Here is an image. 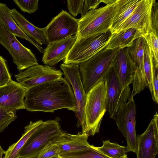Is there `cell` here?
<instances>
[{"label": "cell", "mask_w": 158, "mask_h": 158, "mask_svg": "<svg viewBox=\"0 0 158 158\" xmlns=\"http://www.w3.org/2000/svg\"><path fill=\"white\" fill-rule=\"evenodd\" d=\"M25 109L31 112L53 113L62 109L75 112L73 90L64 78L45 83L27 89Z\"/></svg>", "instance_id": "6da1fadb"}, {"label": "cell", "mask_w": 158, "mask_h": 158, "mask_svg": "<svg viewBox=\"0 0 158 158\" xmlns=\"http://www.w3.org/2000/svg\"><path fill=\"white\" fill-rule=\"evenodd\" d=\"M104 6L89 10L79 19L77 36L85 38L110 31L119 0H103Z\"/></svg>", "instance_id": "7a4b0ae2"}, {"label": "cell", "mask_w": 158, "mask_h": 158, "mask_svg": "<svg viewBox=\"0 0 158 158\" xmlns=\"http://www.w3.org/2000/svg\"><path fill=\"white\" fill-rule=\"evenodd\" d=\"M105 47L88 60L79 64V72L85 93H87L113 67L119 49Z\"/></svg>", "instance_id": "3957f363"}, {"label": "cell", "mask_w": 158, "mask_h": 158, "mask_svg": "<svg viewBox=\"0 0 158 158\" xmlns=\"http://www.w3.org/2000/svg\"><path fill=\"white\" fill-rule=\"evenodd\" d=\"M107 86L105 77L101 79L86 94L85 106V126L83 133L93 136L99 131L106 111Z\"/></svg>", "instance_id": "277c9868"}, {"label": "cell", "mask_w": 158, "mask_h": 158, "mask_svg": "<svg viewBox=\"0 0 158 158\" xmlns=\"http://www.w3.org/2000/svg\"><path fill=\"white\" fill-rule=\"evenodd\" d=\"M111 34L110 31L85 38L77 36L72 48L62 60L63 63L79 64L88 60L106 47Z\"/></svg>", "instance_id": "5b68a950"}, {"label": "cell", "mask_w": 158, "mask_h": 158, "mask_svg": "<svg viewBox=\"0 0 158 158\" xmlns=\"http://www.w3.org/2000/svg\"><path fill=\"white\" fill-rule=\"evenodd\" d=\"M64 133L57 121L44 122L27 141L20 152L19 158H37L40 152L49 142H54Z\"/></svg>", "instance_id": "8992f818"}, {"label": "cell", "mask_w": 158, "mask_h": 158, "mask_svg": "<svg viewBox=\"0 0 158 158\" xmlns=\"http://www.w3.org/2000/svg\"><path fill=\"white\" fill-rule=\"evenodd\" d=\"M0 44L9 51L19 71L38 64L31 51L23 45L0 20Z\"/></svg>", "instance_id": "52a82bcc"}, {"label": "cell", "mask_w": 158, "mask_h": 158, "mask_svg": "<svg viewBox=\"0 0 158 158\" xmlns=\"http://www.w3.org/2000/svg\"><path fill=\"white\" fill-rule=\"evenodd\" d=\"M128 100L119 108L114 119L118 130L127 141V152L135 153L137 145L136 106L133 97L130 96Z\"/></svg>", "instance_id": "ba28073f"}, {"label": "cell", "mask_w": 158, "mask_h": 158, "mask_svg": "<svg viewBox=\"0 0 158 158\" xmlns=\"http://www.w3.org/2000/svg\"><path fill=\"white\" fill-rule=\"evenodd\" d=\"M60 67L63 72L64 78L70 84L73 89L75 100L76 110L75 112L78 125L82 127V132L85 126V106L86 101L85 93L79 72L78 64L62 63Z\"/></svg>", "instance_id": "9c48e42d"}, {"label": "cell", "mask_w": 158, "mask_h": 158, "mask_svg": "<svg viewBox=\"0 0 158 158\" xmlns=\"http://www.w3.org/2000/svg\"><path fill=\"white\" fill-rule=\"evenodd\" d=\"M79 19L62 10L44 27L48 43L59 41L73 35H77Z\"/></svg>", "instance_id": "30bf717a"}, {"label": "cell", "mask_w": 158, "mask_h": 158, "mask_svg": "<svg viewBox=\"0 0 158 158\" xmlns=\"http://www.w3.org/2000/svg\"><path fill=\"white\" fill-rule=\"evenodd\" d=\"M107 90L106 111L110 118L114 119L119 108L128 100L131 91L130 85L123 89L113 67L105 77Z\"/></svg>", "instance_id": "8fae6325"}, {"label": "cell", "mask_w": 158, "mask_h": 158, "mask_svg": "<svg viewBox=\"0 0 158 158\" xmlns=\"http://www.w3.org/2000/svg\"><path fill=\"white\" fill-rule=\"evenodd\" d=\"M60 70L45 65L38 64L15 75L17 81L27 89L62 77Z\"/></svg>", "instance_id": "7c38bea8"}, {"label": "cell", "mask_w": 158, "mask_h": 158, "mask_svg": "<svg viewBox=\"0 0 158 158\" xmlns=\"http://www.w3.org/2000/svg\"><path fill=\"white\" fill-rule=\"evenodd\" d=\"M153 1L141 0L129 17L114 32L130 28L136 29L142 36L152 32L151 13Z\"/></svg>", "instance_id": "4fadbf2b"}, {"label": "cell", "mask_w": 158, "mask_h": 158, "mask_svg": "<svg viewBox=\"0 0 158 158\" xmlns=\"http://www.w3.org/2000/svg\"><path fill=\"white\" fill-rule=\"evenodd\" d=\"M137 158H155L158 153V114L153 116L145 131L137 136Z\"/></svg>", "instance_id": "5bb4252c"}, {"label": "cell", "mask_w": 158, "mask_h": 158, "mask_svg": "<svg viewBox=\"0 0 158 158\" xmlns=\"http://www.w3.org/2000/svg\"><path fill=\"white\" fill-rule=\"evenodd\" d=\"M26 90L19 83L12 80L0 86V106L13 112L25 109L24 99Z\"/></svg>", "instance_id": "9a60e30c"}, {"label": "cell", "mask_w": 158, "mask_h": 158, "mask_svg": "<svg viewBox=\"0 0 158 158\" xmlns=\"http://www.w3.org/2000/svg\"><path fill=\"white\" fill-rule=\"evenodd\" d=\"M77 36L73 35L59 41L49 43L44 49L42 62L51 67L63 60L74 44Z\"/></svg>", "instance_id": "2e32d148"}, {"label": "cell", "mask_w": 158, "mask_h": 158, "mask_svg": "<svg viewBox=\"0 0 158 158\" xmlns=\"http://www.w3.org/2000/svg\"><path fill=\"white\" fill-rule=\"evenodd\" d=\"M135 64L127 48L119 49L114 60L113 68L123 89L132 83Z\"/></svg>", "instance_id": "e0dca14e"}, {"label": "cell", "mask_w": 158, "mask_h": 158, "mask_svg": "<svg viewBox=\"0 0 158 158\" xmlns=\"http://www.w3.org/2000/svg\"><path fill=\"white\" fill-rule=\"evenodd\" d=\"M88 136L85 133H79L73 135L64 133L54 143L60 148V153L75 152L87 149L90 147Z\"/></svg>", "instance_id": "ac0fdd59"}, {"label": "cell", "mask_w": 158, "mask_h": 158, "mask_svg": "<svg viewBox=\"0 0 158 158\" xmlns=\"http://www.w3.org/2000/svg\"><path fill=\"white\" fill-rule=\"evenodd\" d=\"M10 13L17 25L27 36L40 45H48V42L45 34L44 28H39L33 25L15 8L10 9Z\"/></svg>", "instance_id": "d6986e66"}, {"label": "cell", "mask_w": 158, "mask_h": 158, "mask_svg": "<svg viewBox=\"0 0 158 158\" xmlns=\"http://www.w3.org/2000/svg\"><path fill=\"white\" fill-rule=\"evenodd\" d=\"M10 10L6 5L0 2V20L8 30L15 36L27 40L33 44L41 53L43 48L37 42L27 36L17 25L10 13Z\"/></svg>", "instance_id": "ffe728a7"}, {"label": "cell", "mask_w": 158, "mask_h": 158, "mask_svg": "<svg viewBox=\"0 0 158 158\" xmlns=\"http://www.w3.org/2000/svg\"><path fill=\"white\" fill-rule=\"evenodd\" d=\"M142 35L135 28H130L112 33L106 47L107 49H119L127 48L137 38Z\"/></svg>", "instance_id": "44dd1931"}, {"label": "cell", "mask_w": 158, "mask_h": 158, "mask_svg": "<svg viewBox=\"0 0 158 158\" xmlns=\"http://www.w3.org/2000/svg\"><path fill=\"white\" fill-rule=\"evenodd\" d=\"M44 122L39 120L35 122L30 121L24 127V133L20 138L9 147L5 151L3 158H19L21 149L31 136L41 126Z\"/></svg>", "instance_id": "7402d4cb"}, {"label": "cell", "mask_w": 158, "mask_h": 158, "mask_svg": "<svg viewBox=\"0 0 158 158\" xmlns=\"http://www.w3.org/2000/svg\"><path fill=\"white\" fill-rule=\"evenodd\" d=\"M141 0H119L120 5L110 28L112 33L130 16Z\"/></svg>", "instance_id": "603a6c76"}, {"label": "cell", "mask_w": 158, "mask_h": 158, "mask_svg": "<svg viewBox=\"0 0 158 158\" xmlns=\"http://www.w3.org/2000/svg\"><path fill=\"white\" fill-rule=\"evenodd\" d=\"M101 2L102 0H67V4L72 15L76 16L80 14L82 18L90 10L97 8Z\"/></svg>", "instance_id": "cb8c5ba5"}, {"label": "cell", "mask_w": 158, "mask_h": 158, "mask_svg": "<svg viewBox=\"0 0 158 158\" xmlns=\"http://www.w3.org/2000/svg\"><path fill=\"white\" fill-rule=\"evenodd\" d=\"M100 147H96L100 152L110 158H124L127 152L126 147L117 143H111L109 140L103 141Z\"/></svg>", "instance_id": "d4e9b609"}, {"label": "cell", "mask_w": 158, "mask_h": 158, "mask_svg": "<svg viewBox=\"0 0 158 158\" xmlns=\"http://www.w3.org/2000/svg\"><path fill=\"white\" fill-rule=\"evenodd\" d=\"M143 37V67L146 81L150 92L152 94L153 91L152 82V70L153 60L151 51L146 41Z\"/></svg>", "instance_id": "484cf974"}, {"label": "cell", "mask_w": 158, "mask_h": 158, "mask_svg": "<svg viewBox=\"0 0 158 158\" xmlns=\"http://www.w3.org/2000/svg\"><path fill=\"white\" fill-rule=\"evenodd\" d=\"M56 158H110L91 145L89 148L75 152L60 153Z\"/></svg>", "instance_id": "4316f807"}, {"label": "cell", "mask_w": 158, "mask_h": 158, "mask_svg": "<svg viewBox=\"0 0 158 158\" xmlns=\"http://www.w3.org/2000/svg\"><path fill=\"white\" fill-rule=\"evenodd\" d=\"M142 36L145 39L150 48L154 63L158 65V36L151 32L145 34Z\"/></svg>", "instance_id": "83f0119b"}, {"label": "cell", "mask_w": 158, "mask_h": 158, "mask_svg": "<svg viewBox=\"0 0 158 158\" xmlns=\"http://www.w3.org/2000/svg\"><path fill=\"white\" fill-rule=\"evenodd\" d=\"M60 147L54 142H49L39 154L37 158H56L60 153Z\"/></svg>", "instance_id": "f1b7e54d"}, {"label": "cell", "mask_w": 158, "mask_h": 158, "mask_svg": "<svg viewBox=\"0 0 158 158\" xmlns=\"http://www.w3.org/2000/svg\"><path fill=\"white\" fill-rule=\"evenodd\" d=\"M17 118L15 112L6 110L0 106V133Z\"/></svg>", "instance_id": "f546056e"}, {"label": "cell", "mask_w": 158, "mask_h": 158, "mask_svg": "<svg viewBox=\"0 0 158 158\" xmlns=\"http://www.w3.org/2000/svg\"><path fill=\"white\" fill-rule=\"evenodd\" d=\"M21 11L32 14L35 13L38 9V0L13 1Z\"/></svg>", "instance_id": "4dcf8cb0"}, {"label": "cell", "mask_w": 158, "mask_h": 158, "mask_svg": "<svg viewBox=\"0 0 158 158\" xmlns=\"http://www.w3.org/2000/svg\"><path fill=\"white\" fill-rule=\"evenodd\" d=\"M11 80L6 61L0 56V86L6 84Z\"/></svg>", "instance_id": "1f68e13d"}, {"label": "cell", "mask_w": 158, "mask_h": 158, "mask_svg": "<svg viewBox=\"0 0 158 158\" xmlns=\"http://www.w3.org/2000/svg\"><path fill=\"white\" fill-rule=\"evenodd\" d=\"M152 32L158 36V2L154 0L151 13Z\"/></svg>", "instance_id": "d6a6232c"}, {"label": "cell", "mask_w": 158, "mask_h": 158, "mask_svg": "<svg viewBox=\"0 0 158 158\" xmlns=\"http://www.w3.org/2000/svg\"><path fill=\"white\" fill-rule=\"evenodd\" d=\"M5 151L4 150L0 145V158H2V156L4 155Z\"/></svg>", "instance_id": "836d02e7"}, {"label": "cell", "mask_w": 158, "mask_h": 158, "mask_svg": "<svg viewBox=\"0 0 158 158\" xmlns=\"http://www.w3.org/2000/svg\"><path fill=\"white\" fill-rule=\"evenodd\" d=\"M124 158H128L127 156Z\"/></svg>", "instance_id": "e575fe53"}]
</instances>
